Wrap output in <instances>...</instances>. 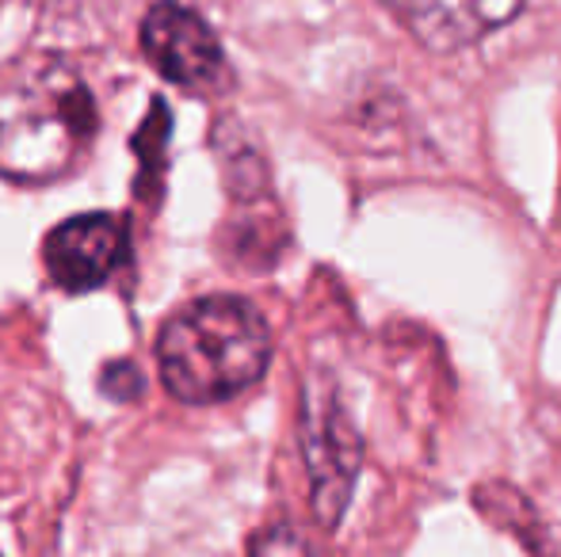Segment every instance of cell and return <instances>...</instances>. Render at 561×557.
Masks as SVG:
<instances>
[{"instance_id":"7a4b0ae2","label":"cell","mask_w":561,"mask_h":557,"mask_svg":"<svg viewBox=\"0 0 561 557\" xmlns=\"http://www.w3.org/2000/svg\"><path fill=\"white\" fill-rule=\"evenodd\" d=\"M272 328L264 313L237 294H207L180 305L157 333L161 386L180 405H222L264 379Z\"/></svg>"},{"instance_id":"3957f363","label":"cell","mask_w":561,"mask_h":557,"mask_svg":"<svg viewBox=\"0 0 561 557\" xmlns=\"http://www.w3.org/2000/svg\"><path fill=\"white\" fill-rule=\"evenodd\" d=\"M298 443H302L306 474H310L313 515L321 527L333 531L344 520L347 500L359 481L363 439L329 379H306L302 409H298Z\"/></svg>"},{"instance_id":"30bf717a","label":"cell","mask_w":561,"mask_h":557,"mask_svg":"<svg viewBox=\"0 0 561 557\" xmlns=\"http://www.w3.org/2000/svg\"><path fill=\"white\" fill-rule=\"evenodd\" d=\"M249 557H313V554H310V543H306L295 527L279 523V527H267L252 538Z\"/></svg>"},{"instance_id":"52a82bcc","label":"cell","mask_w":561,"mask_h":557,"mask_svg":"<svg viewBox=\"0 0 561 557\" xmlns=\"http://www.w3.org/2000/svg\"><path fill=\"white\" fill-rule=\"evenodd\" d=\"M169 141H172V107L164 96H153L146 107V119L138 123L130 138V149L138 156V176H134V195L141 202H161L164 172H169Z\"/></svg>"},{"instance_id":"ba28073f","label":"cell","mask_w":561,"mask_h":557,"mask_svg":"<svg viewBox=\"0 0 561 557\" xmlns=\"http://www.w3.org/2000/svg\"><path fill=\"white\" fill-rule=\"evenodd\" d=\"M215 153L222 161V179H226V192L233 195L237 202H256L267 199V161L256 146L249 141L241 127L233 119L215 123Z\"/></svg>"},{"instance_id":"8992f818","label":"cell","mask_w":561,"mask_h":557,"mask_svg":"<svg viewBox=\"0 0 561 557\" xmlns=\"http://www.w3.org/2000/svg\"><path fill=\"white\" fill-rule=\"evenodd\" d=\"M382 4L432 54H455L512 23L527 0H382Z\"/></svg>"},{"instance_id":"8fae6325","label":"cell","mask_w":561,"mask_h":557,"mask_svg":"<svg viewBox=\"0 0 561 557\" xmlns=\"http://www.w3.org/2000/svg\"><path fill=\"white\" fill-rule=\"evenodd\" d=\"M0 557H4V554H0Z\"/></svg>"},{"instance_id":"9c48e42d","label":"cell","mask_w":561,"mask_h":557,"mask_svg":"<svg viewBox=\"0 0 561 557\" xmlns=\"http://www.w3.org/2000/svg\"><path fill=\"white\" fill-rule=\"evenodd\" d=\"M100 394L115 405H134L141 394H146V374L134 359H112V363L100 367V379H96Z\"/></svg>"},{"instance_id":"6da1fadb","label":"cell","mask_w":561,"mask_h":557,"mask_svg":"<svg viewBox=\"0 0 561 557\" xmlns=\"http://www.w3.org/2000/svg\"><path fill=\"white\" fill-rule=\"evenodd\" d=\"M100 127L96 92L66 54L0 61V179L43 187L73 176Z\"/></svg>"},{"instance_id":"277c9868","label":"cell","mask_w":561,"mask_h":557,"mask_svg":"<svg viewBox=\"0 0 561 557\" xmlns=\"http://www.w3.org/2000/svg\"><path fill=\"white\" fill-rule=\"evenodd\" d=\"M138 43L149 66L192 96H222L233 84V69H229L222 43L195 8L176 4V0H157L141 15Z\"/></svg>"},{"instance_id":"5b68a950","label":"cell","mask_w":561,"mask_h":557,"mask_svg":"<svg viewBox=\"0 0 561 557\" xmlns=\"http://www.w3.org/2000/svg\"><path fill=\"white\" fill-rule=\"evenodd\" d=\"M130 256V222L92 210L58 222L43 241V268L61 294H92L123 271Z\"/></svg>"}]
</instances>
